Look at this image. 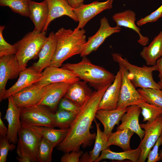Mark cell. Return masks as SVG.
<instances>
[{"instance_id":"4fadbf2b","label":"cell","mask_w":162,"mask_h":162,"mask_svg":"<svg viewBox=\"0 0 162 162\" xmlns=\"http://www.w3.org/2000/svg\"><path fill=\"white\" fill-rule=\"evenodd\" d=\"M42 77L34 85L41 88L51 83L63 82L72 84L80 80L73 72L67 69L54 66H49L41 72Z\"/></svg>"},{"instance_id":"1f68e13d","label":"cell","mask_w":162,"mask_h":162,"mask_svg":"<svg viewBox=\"0 0 162 162\" xmlns=\"http://www.w3.org/2000/svg\"><path fill=\"white\" fill-rule=\"evenodd\" d=\"M77 114L67 110L58 109L54 113L56 127L61 129H69Z\"/></svg>"},{"instance_id":"7a4b0ae2","label":"cell","mask_w":162,"mask_h":162,"mask_svg":"<svg viewBox=\"0 0 162 162\" xmlns=\"http://www.w3.org/2000/svg\"><path fill=\"white\" fill-rule=\"evenodd\" d=\"M83 28L75 32L70 29L60 28L55 33L56 48L49 66L59 67L68 58L81 54L87 42Z\"/></svg>"},{"instance_id":"f35d334b","label":"cell","mask_w":162,"mask_h":162,"mask_svg":"<svg viewBox=\"0 0 162 162\" xmlns=\"http://www.w3.org/2000/svg\"><path fill=\"white\" fill-rule=\"evenodd\" d=\"M80 107L70 99L63 97L58 104V109L63 110L78 114L80 111Z\"/></svg>"},{"instance_id":"cb8c5ba5","label":"cell","mask_w":162,"mask_h":162,"mask_svg":"<svg viewBox=\"0 0 162 162\" xmlns=\"http://www.w3.org/2000/svg\"><path fill=\"white\" fill-rule=\"evenodd\" d=\"M86 83L79 80L72 83L64 97L81 107L93 92L87 85Z\"/></svg>"},{"instance_id":"9a60e30c","label":"cell","mask_w":162,"mask_h":162,"mask_svg":"<svg viewBox=\"0 0 162 162\" xmlns=\"http://www.w3.org/2000/svg\"><path fill=\"white\" fill-rule=\"evenodd\" d=\"M8 105L3 119L8 123V132L6 138L10 143L18 142V133L22 127L20 118L21 108L15 104L12 96L8 98Z\"/></svg>"},{"instance_id":"b9f144b4","label":"cell","mask_w":162,"mask_h":162,"mask_svg":"<svg viewBox=\"0 0 162 162\" xmlns=\"http://www.w3.org/2000/svg\"><path fill=\"white\" fill-rule=\"evenodd\" d=\"M2 113L0 112V138L6 137L8 134V128L5 126L1 118Z\"/></svg>"},{"instance_id":"8fae6325","label":"cell","mask_w":162,"mask_h":162,"mask_svg":"<svg viewBox=\"0 0 162 162\" xmlns=\"http://www.w3.org/2000/svg\"><path fill=\"white\" fill-rule=\"evenodd\" d=\"M113 0H107L104 2L97 1L88 4L83 3L74 9L79 22L78 26L74 31L76 32L83 28L87 23L97 14L104 10L111 9Z\"/></svg>"},{"instance_id":"e0dca14e","label":"cell","mask_w":162,"mask_h":162,"mask_svg":"<svg viewBox=\"0 0 162 162\" xmlns=\"http://www.w3.org/2000/svg\"><path fill=\"white\" fill-rule=\"evenodd\" d=\"M48 7V16L46 24L42 32H46L50 23L55 19L66 16L76 22L78 19L74 11V8L66 0H46Z\"/></svg>"},{"instance_id":"836d02e7","label":"cell","mask_w":162,"mask_h":162,"mask_svg":"<svg viewBox=\"0 0 162 162\" xmlns=\"http://www.w3.org/2000/svg\"><path fill=\"white\" fill-rule=\"evenodd\" d=\"M55 146L54 144L42 137L38 149L37 162H51L52 153Z\"/></svg>"},{"instance_id":"277c9868","label":"cell","mask_w":162,"mask_h":162,"mask_svg":"<svg viewBox=\"0 0 162 162\" xmlns=\"http://www.w3.org/2000/svg\"><path fill=\"white\" fill-rule=\"evenodd\" d=\"M112 55L115 62L122 64L127 69L128 77L136 88L162 89V87L156 82L153 77V71L157 70L155 65L150 67L145 65L139 67L130 63L119 53H114Z\"/></svg>"},{"instance_id":"f1b7e54d","label":"cell","mask_w":162,"mask_h":162,"mask_svg":"<svg viewBox=\"0 0 162 162\" xmlns=\"http://www.w3.org/2000/svg\"><path fill=\"white\" fill-rule=\"evenodd\" d=\"M32 126L39 131L42 137L54 144L55 146H57L63 140L69 130V129H57L50 127Z\"/></svg>"},{"instance_id":"bcb514c9","label":"cell","mask_w":162,"mask_h":162,"mask_svg":"<svg viewBox=\"0 0 162 162\" xmlns=\"http://www.w3.org/2000/svg\"><path fill=\"white\" fill-rule=\"evenodd\" d=\"M159 156L160 160H162V149L160 151L159 153Z\"/></svg>"},{"instance_id":"30bf717a","label":"cell","mask_w":162,"mask_h":162,"mask_svg":"<svg viewBox=\"0 0 162 162\" xmlns=\"http://www.w3.org/2000/svg\"><path fill=\"white\" fill-rule=\"evenodd\" d=\"M52 85L39 88L33 84L12 96L16 105L20 108L38 105L47 94Z\"/></svg>"},{"instance_id":"8992f818","label":"cell","mask_w":162,"mask_h":162,"mask_svg":"<svg viewBox=\"0 0 162 162\" xmlns=\"http://www.w3.org/2000/svg\"><path fill=\"white\" fill-rule=\"evenodd\" d=\"M54 113L46 106L35 105L21 108L20 120L22 124L54 128Z\"/></svg>"},{"instance_id":"d6a6232c","label":"cell","mask_w":162,"mask_h":162,"mask_svg":"<svg viewBox=\"0 0 162 162\" xmlns=\"http://www.w3.org/2000/svg\"><path fill=\"white\" fill-rule=\"evenodd\" d=\"M137 90L146 102L162 109V89L140 88Z\"/></svg>"},{"instance_id":"2e32d148","label":"cell","mask_w":162,"mask_h":162,"mask_svg":"<svg viewBox=\"0 0 162 162\" xmlns=\"http://www.w3.org/2000/svg\"><path fill=\"white\" fill-rule=\"evenodd\" d=\"M122 74L120 70L115 76L113 82L107 88L99 104L98 110H111L117 109L122 83Z\"/></svg>"},{"instance_id":"f546056e","label":"cell","mask_w":162,"mask_h":162,"mask_svg":"<svg viewBox=\"0 0 162 162\" xmlns=\"http://www.w3.org/2000/svg\"><path fill=\"white\" fill-rule=\"evenodd\" d=\"M94 121L96 125L97 134L94 148L89 152L92 162H95L99 157L100 152L106 148L108 140V136L100 129V123H98L95 118Z\"/></svg>"},{"instance_id":"7bdbcfd3","label":"cell","mask_w":162,"mask_h":162,"mask_svg":"<svg viewBox=\"0 0 162 162\" xmlns=\"http://www.w3.org/2000/svg\"><path fill=\"white\" fill-rule=\"evenodd\" d=\"M155 65L157 68V70L159 72L158 77L160 81L158 82L162 84V56L157 60Z\"/></svg>"},{"instance_id":"ee69618b","label":"cell","mask_w":162,"mask_h":162,"mask_svg":"<svg viewBox=\"0 0 162 162\" xmlns=\"http://www.w3.org/2000/svg\"><path fill=\"white\" fill-rule=\"evenodd\" d=\"M73 8H76L83 4L84 0H66Z\"/></svg>"},{"instance_id":"d6986e66","label":"cell","mask_w":162,"mask_h":162,"mask_svg":"<svg viewBox=\"0 0 162 162\" xmlns=\"http://www.w3.org/2000/svg\"><path fill=\"white\" fill-rule=\"evenodd\" d=\"M56 43L55 33L51 32L39 53L38 61L32 66L37 71L41 73L44 69L50 66L56 51Z\"/></svg>"},{"instance_id":"5bb4252c","label":"cell","mask_w":162,"mask_h":162,"mask_svg":"<svg viewBox=\"0 0 162 162\" xmlns=\"http://www.w3.org/2000/svg\"><path fill=\"white\" fill-rule=\"evenodd\" d=\"M22 69L20 67L15 55L6 56L0 57V101L6 90L8 81L16 78Z\"/></svg>"},{"instance_id":"4316f807","label":"cell","mask_w":162,"mask_h":162,"mask_svg":"<svg viewBox=\"0 0 162 162\" xmlns=\"http://www.w3.org/2000/svg\"><path fill=\"white\" fill-rule=\"evenodd\" d=\"M141 153V149L139 146L136 149L119 152L112 151L109 147L102 151L100 155L95 162H98L105 159L118 160L127 159L133 162H138Z\"/></svg>"},{"instance_id":"d4e9b609","label":"cell","mask_w":162,"mask_h":162,"mask_svg":"<svg viewBox=\"0 0 162 162\" xmlns=\"http://www.w3.org/2000/svg\"><path fill=\"white\" fill-rule=\"evenodd\" d=\"M71 84L63 82L52 83L48 94L38 105L46 106L54 111Z\"/></svg>"},{"instance_id":"d590c367","label":"cell","mask_w":162,"mask_h":162,"mask_svg":"<svg viewBox=\"0 0 162 162\" xmlns=\"http://www.w3.org/2000/svg\"><path fill=\"white\" fill-rule=\"evenodd\" d=\"M4 28V26H0V57L15 55L16 52L15 45L10 44L4 39L2 33Z\"/></svg>"},{"instance_id":"ab89813d","label":"cell","mask_w":162,"mask_h":162,"mask_svg":"<svg viewBox=\"0 0 162 162\" xmlns=\"http://www.w3.org/2000/svg\"><path fill=\"white\" fill-rule=\"evenodd\" d=\"M162 145V131L152 150L148 153L147 158V162H156L160 160L158 153L159 146Z\"/></svg>"},{"instance_id":"9c48e42d","label":"cell","mask_w":162,"mask_h":162,"mask_svg":"<svg viewBox=\"0 0 162 162\" xmlns=\"http://www.w3.org/2000/svg\"><path fill=\"white\" fill-rule=\"evenodd\" d=\"M140 125L144 129L145 134L139 145L141 149V153L138 162H144L162 131V115L152 122H147Z\"/></svg>"},{"instance_id":"60d3db41","label":"cell","mask_w":162,"mask_h":162,"mask_svg":"<svg viewBox=\"0 0 162 162\" xmlns=\"http://www.w3.org/2000/svg\"><path fill=\"white\" fill-rule=\"evenodd\" d=\"M83 153L82 151H72L70 153H66L61 158V162H79L80 157Z\"/></svg>"},{"instance_id":"52a82bcc","label":"cell","mask_w":162,"mask_h":162,"mask_svg":"<svg viewBox=\"0 0 162 162\" xmlns=\"http://www.w3.org/2000/svg\"><path fill=\"white\" fill-rule=\"evenodd\" d=\"M22 124L18 133L17 146L23 150L32 162H37L38 149L42 136L32 126Z\"/></svg>"},{"instance_id":"44dd1931","label":"cell","mask_w":162,"mask_h":162,"mask_svg":"<svg viewBox=\"0 0 162 162\" xmlns=\"http://www.w3.org/2000/svg\"><path fill=\"white\" fill-rule=\"evenodd\" d=\"M48 7L47 1L44 0L38 2L32 1L30 6L29 17L34 25V32H42L47 22Z\"/></svg>"},{"instance_id":"7dc6e473","label":"cell","mask_w":162,"mask_h":162,"mask_svg":"<svg viewBox=\"0 0 162 162\" xmlns=\"http://www.w3.org/2000/svg\"><path fill=\"white\" fill-rule=\"evenodd\" d=\"M158 83L162 87V84L158 82Z\"/></svg>"},{"instance_id":"f6af8a7d","label":"cell","mask_w":162,"mask_h":162,"mask_svg":"<svg viewBox=\"0 0 162 162\" xmlns=\"http://www.w3.org/2000/svg\"><path fill=\"white\" fill-rule=\"evenodd\" d=\"M80 162H92L90 154L86 152L83 154L80 158Z\"/></svg>"},{"instance_id":"8d00e7d4","label":"cell","mask_w":162,"mask_h":162,"mask_svg":"<svg viewBox=\"0 0 162 162\" xmlns=\"http://www.w3.org/2000/svg\"><path fill=\"white\" fill-rule=\"evenodd\" d=\"M15 148V144L10 143L6 137L0 138V162H5L9 151Z\"/></svg>"},{"instance_id":"5b68a950","label":"cell","mask_w":162,"mask_h":162,"mask_svg":"<svg viewBox=\"0 0 162 162\" xmlns=\"http://www.w3.org/2000/svg\"><path fill=\"white\" fill-rule=\"evenodd\" d=\"M46 38V32L38 33L33 31L27 33L14 44L16 50L15 56L22 69L26 68L29 60L38 56Z\"/></svg>"},{"instance_id":"7402d4cb","label":"cell","mask_w":162,"mask_h":162,"mask_svg":"<svg viewBox=\"0 0 162 162\" xmlns=\"http://www.w3.org/2000/svg\"><path fill=\"white\" fill-rule=\"evenodd\" d=\"M136 16V14L134 11L128 10L115 13L112 16V18L116 26L132 29L137 33L139 37L138 42L145 46L148 44L149 38L148 37L143 36L141 34L140 28L135 24Z\"/></svg>"},{"instance_id":"74e56055","label":"cell","mask_w":162,"mask_h":162,"mask_svg":"<svg viewBox=\"0 0 162 162\" xmlns=\"http://www.w3.org/2000/svg\"><path fill=\"white\" fill-rule=\"evenodd\" d=\"M162 17V4L155 10L144 17L139 19L136 22L137 26H141L148 23L157 21Z\"/></svg>"},{"instance_id":"ffe728a7","label":"cell","mask_w":162,"mask_h":162,"mask_svg":"<svg viewBox=\"0 0 162 162\" xmlns=\"http://www.w3.org/2000/svg\"><path fill=\"white\" fill-rule=\"evenodd\" d=\"M141 112V109L138 105H132L128 107L127 111L121 117V124L117 127V129L128 128L136 134L142 140L145 134V130L141 128L139 123V117Z\"/></svg>"},{"instance_id":"ac0fdd59","label":"cell","mask_w":162,"mask_h":162,"mask_svg":"<svg viewBox=\"0 0 162 162\" xmlns=\"http://www.w3.org/2000/svg\"><path fill=\"white\" fill-rule=\"evenodd\" d=\"M41 73L38 72L32 66L21 71L16 82L9 89L6 90L3 99H8L22 89L34 84L41 79Z\"/></svg>"},{"instance_id":"603a6c76","label":"cell","mask_w":162,"mask_h":162,"mask_svg":"<svg viewBox=\"0 0 162 162\" xmlns=\"http://www.w3.org/2000/svg\"><path fill=\"white\" fill-rule=\"evenodd\" d=\"M127 108L111 110L100 109L97 111L95 118L103 125L104 131L108 137L112 132L115 126L118 125L122 117L127 111Z\"/></svg>"},{"instance_id":"4dcf8cb0","label":"cell","mask_w":162,"mask_h":162,"mask_svg":"<svg viewBox=\"0 0 162 162\" xmlns=\"http://www.w3.org/2000/svg\"><path fill=\"white\" fill-rule=\"evenodd\" d=\"M32 0H0V5L7 6L15 13L29 17V6Z\"/></svg>"},{"instance_id":"484cf974","label":"cell","mask_w":162,"mask_h":162,"mask_svg":"<svg viewBox=\"0 0 162 162\" xmlns=\"http://www.w3.org/2000/svg\"><path fill=\"white\" fill-rule=\"evenodd\" d=\"M148 66L155 65L162 56V30L148 46H144L140 53Z\"/></svg>"},{"instance_id":"3957f363","label":"cell","mask_w":162,"mask_h":162,"mask_svg":"<svg viewBox=\"0 0 162 162\" xmlns=\"http://www.w3.org/2000/svg\"><path fill=\"white\" fill-rule=\"evenodd\" d=\"M62 68L70 70L96 90L112 84L115 77L103 67L92 64L86 57L78 63L64 64Z\"/></svg>"},{"instance_id":"e575fe53","label":"cell","mask_w":162,"mask_h":162,"mask_svg":"<svg viewBox=\"0 0 162 162\" xmlns=\"http://www.w3.org/2000/svg\"><path fill=\"white\" fill-rule=\"evenodd\" d=\"M141 109L143 122H152L162 115V109L154 105L144 102L138 105Z\"/></svg>"},{"instance_id":"7c38bea8","label":"cell","mask_w":162,"mask_h":162,"mask_svg":"<svg viewBox=\"0 0 162 162\" xmlns=\"http://www.w3.org/2000/svg\"><path fill=\"white\" fill-rule=\"evenodd\" d=\"M100 23V27L97 32L94 35L88 38L80 54L81 57H86L96 51L107 38L114 33H119L122 29L121 27L117 26L112 27L105 16L101 19Z\"/></svg>"},{"instance_id":"ba28073f","label":"cell","mask_w":162,"mask_h":162,"mask_svg":"<svg viewBox=\"0 0 162 162\" xmlns=\"http://www.w3.org/2000/svg\"><path fill=\"white\" fill-rule=\"evenodd\" d=\"M122 74V83L117 109L138 105L146 101L136 89L128 76L127 70L123 65L118 63Z\"/></svg>"},{"instance_id":"6da1fadb","label":"cell","mask_w":162,"mask_h":162,"mask_svg":"<svg viewBox=\"0 0 162 162\" xmlns=\"http://www.w3.org/2000/svg\"><path fill=\"white\" fill-rule=\"evenodd\" d=\"M110 85L93 92L82 106L80 111L71 125L65 138L57 146L58 150L65 153H70L79 151L81 146L85 148L92 144L96 134L90 132L92 123L95 118L103 96Z\"/></svg>"},{"instance_id":"83f0119b","label":"cell","mask_w":162,"mask_h":162,"mask_svg":"<svg viewBox=\"0 0 162 162\" xmlns=\"http://www.w3.org/2000/svg\"><path fill=\"white\" fill-rule=\"evenodd\" d=\"M134 132L128 128L117 130L108 137L106 148L114 145L121 147L124 151L130 150V141Z\"/></svg>"}]
</instances>
